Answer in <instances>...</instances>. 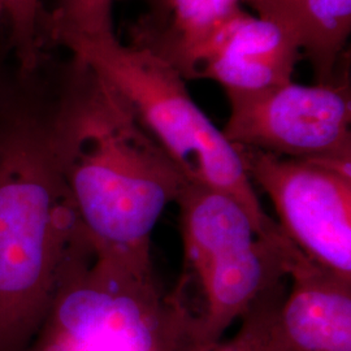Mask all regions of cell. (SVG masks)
<instances>
[{"mask_svg":"<svg viewBox=\"0 0 351 351\" xmlns=\"http://www.w3.org/2000/svg\"><path fill=\"white\" fill-rule=\"evenodd\" d=\"M55 139L64 181L99 255L151 264V236L188 181L125 98L90 64L55 62Z\"/></svg>","mask_w":351,"mask_h":351,"instance_id":"cell-2","label":"cell"},{"mask_svg":"<svg viewBox=\"0 0 351 351\" xmlns=\"http://www.w3.org/2000/svg\"><path fill=\"white\" fill-rule=\"evenodd\" d=\"M239 320L230 342L241 351H351V280L295 250L288 278L265 290Z\"/></svg>","mask_w":351,"mask_h":351,"instance_id":"cell-8","label":"cell"},{"mask_svg":"<svg viewBox=\"0 0 351 351\" xmlns=\"http://www.w3.org/2000/svg\"><path fill=\"white\" fill-rule=\"evenodd\" d=\"M149 10L132 30L130 45L172 65L191 80L202 52L242 11V0H147Z\"/></svg>","mask_w":351,"mask_h":351,"instance_id":"cell-10","label":"cell"},{"mask_svg":"<svg viewBox=\"0 0 351 351\" xmlns=\"http://www.w3.org/2000/svg\"><path fill=\"white\" fill-rule=\"evenodd\" d=\"M25 351H188L152 264L95 251L53 295Z\"/></svg>","mask_w":351,"mask_h":351,"instance_id":"cell-5","label":"cell"},{"mask_svg":"<svg viewBox=\"0 0 351 351\" xmlns=\"http://www.w3.org/2000/svg\"><path fill=\"white\" fill-rule=\"evenodd\" d=\"M1 68H3V63L0 64V73H1Z\"/></svg>","mask_w":351,"mask_h":351,"instance_id":"cell-15","label":"cell"},{"mask_svg":"<svg viewBox=\"0 0 351 351\" xmlns=\"http://www.w3.org/2000/svg\"><path fill=\"white\" fill-rule=\"evenodd\" d=\"M113 3L114 0H56L52 12L43 17L42 33L51 43L64 49L75 42L112 37Z\"/></svg>","mask_w":351,"mask_h":351,"instance_id":"cell-12","label":"cell"},{"mask_svg":"<svg viewBox=\"0 0 351 351\" xmlns=\"http://www.w3.org/2000/svg\"><path fill=\"white\" fill-rule=\"evenodd\" d=\"M66 50L120 91L189 185L232 197L250 215L263 239H284L264 211L239 149L191 98L186 80L172 65L150 51L123 45L116 36L75 42Z\"/></svg>","mask_w":351,"mask_h":351,"instance_id":"cell-4","label":"cell"},{"mask_svg":"<svg viewBox=\"0 0 351 351\" xmlns=\"http://www.w3.org/2000/svg\"><path fill=\"white\" fill-rule=\"evenodd\" d=\"M0 11L8 24L16 65L23 71L34 69L43 58L40 0H0Z\"/></svg>","mask_w":351,"mask_h":351,"instance_id":"cell-13","label":"cell"},{"mask_svg":"<svg viewBox=\"0 0 351 351\" xmlns=\"http://www.w3.org/2000/svg\"><path fill=\"white\" fill-rule=\"evenodd\" d=\"M55 69L0 75V351H25L71 271L94 252L55 139Z\"/></svg>","mask_w":351,"mask_h":351,"instance_id":"cell-1","label":"cell"},{"mask_svg":"<svg viewBox=\"0 0 351 351\" xmlns=\"http://www.w3.org/2000/svg\"><path fill=\"white\" fill-rule=\"evenodd\" d=\"M237 149L251 184L272 202L285 239L313 263L351 280V162Z\"/></svg>","mask_w":351,"mask_h":351,"instance_id":"cell-6","label":"cell"},{"mask_svg":"<svg viewBox=\"0 0 351 351\" xmlns=\"http://www.w3.org/2000/svg\"><path fill=\"white\" fill-rule=\"evenodd\" d=\"M223 130L237 147L301 160L351 162L349 73L313 86L289 82L256 93H228Z\"/></svg>","mask_w":351,"mask_h":351,"instance_id":"cell-7","label":"cell"},{"mask_svg":"<svg viewBox=\"0 0 351 351\" xmlns=\"http://www.w3.org/2000/svg\"><path fill=\"white\" fill-rule=\"evenodd\" d=\"M301 51L276 24L243 10L202 52L191 80H213L228 93H256L293 82Z\"/></svg>","mask_w":351,"mask_h":351,"instance_id":"cell-9","label":"cell"},{"mask_svg":"<svg viewBox=\"0 0 351 351\" xmlns=\"http://www.w3.org/2000/svg\"><path fill=\"white\" fill-rule=\"evenodd\" d=\"M256 16L280 26L303 51L316 84L346 72L342 60L351 33V0H242Z\"/></svg>","mask_w":351,"mask_h":351,"instance_id":"cell-11","label":"cell"},{"mask_svg":"<svg viewBox=\"0 0 351 351\" xmlns=\"http://www.w3.org/2000/svg\"><path fill=\"white\" fill-rule=\"evenodd\" d=\"M184 258L165 298L182 326L188 351H215L223 335L265 290L288 278L295 247L263 239L239 202L188 185L176 201Z\"/></svg>","mask_w":351,"mask_h":351,"instance_id":"cell-3","label":"cell"},{"mask_svg":"<svg viewBox=\"0 0 351 351\" xmlns=\"http://www.w3.org/2000/svg\"><path fill=\"white\" fill-rule=\"evenodd\" d=\"M215 351H234V350H232V349H229V348H228V346H226V345H224V346H221V345H220V346H219V348H217V349H216V350Z\"/></svg>","mask_w":351,"mask_h":351,"instance_id":"cell-14","label":"cell"}]
</instances>
